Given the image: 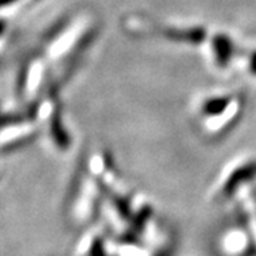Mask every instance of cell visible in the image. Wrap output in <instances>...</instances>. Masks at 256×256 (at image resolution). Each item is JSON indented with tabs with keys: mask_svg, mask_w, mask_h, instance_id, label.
<instances>
[{
	"mask_svg": "<svg viewBox=\"0 0 256 256\" xmlns=\"http://www.w3.org/2000/svg\"><path fill=\"white\" fill-rule=\"evenodd\" d=\"M256 176V161L248 162V164L242 165L236 168L232 174L229 175L226 182L224 185V194L225 195H230L238 190L242 184L252 181Z\"/></svg>",
	"mask_w": 256,
	"mask_h": 256,
	"instance_id": "6da1fadb",
	"label": "cell"
},
{
	"mask_svg": "<svg viewBox=\"0 0 256 256\" xmlns=\"http://www.w3.org/2000/svg\"><path fill=\"white\" fill-rule=\"evenodd\" d=\"M214 50L220 66L226 64L234 53V44L226 36H218L214 40Z\"/></svg>",
	"mask_w": 256,
	"mask_h": 256,
	"instance_id": "7a4b0ae2",
	"label": "cell"
},
{
	"mask_svg": "<svg viewBox=\"0 0 256 256\" xmlns=\"http://www.w3.org/2000/svg\"><path fill=\"white\" fill-rule=\"evenodd\" d=\"M228 102L229 98L226 97H218V98L208 100L204 106V112L206 116H218L228 107Z\"/></svg>",
	"mask_w": 256,
	"mask_h": 256,
	"instance_id": "3957f363",
	"label": "cell"
},
{
	"mask_svg": "<svg viewBox=\"0 0 256 256\" xmlns=\"http://www.w3.org/2000/svg\"><path fill=\"white\" fill-rule=\"evenodd\" d=\"M52 132H53V137H54L56 142L62 146V148H66V146H68L70 140H68L67 132L64 131L63 124H62V121H60L58 117H56V118L52 121Z\"/></svg>",
	"mask_w": 256,
	"mask_h": 256,
	"instance_id": "277c9868",
	"label": "cell"
},
{
	"mask_svg": "<svg viewBox=\"0 0 256 256\" xmlns=\"http://www.w3.org/2000/svg\"><path fill=\"white\" fill-rule=\"evenodd\" d=\"M92 256H104V252H102V248H101L100 242H96L94 246L92 249Z\"/></svg>",
	"mask_w": 256,
	"mask_h": 256,
	"instance_id": "5b68a950",
	"label": "cell"
},
{
	"mask_svg": "<svg viewBox=\"0 0 256 256\" xmlns=\"http://www.w3.org/2000/svg\"><path fill=\"white\" fill-rule=\"evenodd\" d=\"M250 68H252V72L256 74V53H254L252 58H250Z\"/></svg>",
	"mask_w": 256,
	"mask_h": 256,
	"instance_id": "8992f818",
	"label": "cell"
},
{
	"mask_svg": "<svg viewBox=\"0 0 256 256\" xmlns=\"http://www.w3.org/2000/svg\"><path fill=\"white\" fill-rule=\"evenodd\" d=\"M13 0H0V6H3V4H9L12 3Z\"/></svg>",
	"mask_w": 256,
	"mask_h": 256,
	"instance_id": "52a82bcc",
	"label": "cell"
}]
</instances>
